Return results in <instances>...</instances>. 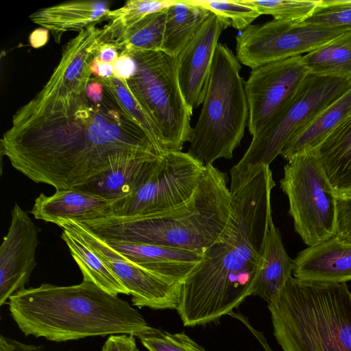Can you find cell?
<instances>
[{"mask_svg":"<svg viewBox=\"0 0 351 351\" xmlns=\"http://www.w3.org/2000/svg\"><path fill=\"white\" fill-rule=\"evenodd\" d=\"M12 167L37 183L73 189L112 166L164 154L106 78L67 90L45 86L14 114L1 139Z\"/></svg>","mask_w":351,"mask_h":351,"instance_id":"1","label":"cell"},{"mask_svg":"<svg viewBox=\"0 0 351 351\" xmlns=\"http://www.w3.org/2000/svg\"><path fill=\"white\" fill-rule=\"evenodd\" d=\"M275 186L271 169L265 167L231 194L224 232L180 285L176 310L184 326L215 322L252 295L273 220L271 195Z\"/></svg>","mask_w":351,"mask_h":351,"instance_id":"2","label":"cell"},{"mask_svg":"<svg viewBox=\"0 0 351 351\" xmlns=\"http://www.w3.org/2000/svg\"><path fill=\"white\" fill-rule=\"evenodd\" d=\"M8 300L10 315L26 336L53 341L120 334L138 337L155 329L127 301L86 280L24 288Z\"/></svg>","mask_w":351,"mask_h":351,"instance_id":"3","label":"cell"},{"mask_svg":"<svg viewBox=\"0 0 351 351\" xmlns=\"http://www.w3.org/2000/svg\"><path fill=\"white\" fill-rule=\"evenodd\" d=\"M231 209L232 195L226 173L208 164L191 197L174 208L147 215L106 216L79 222L105 241L204 252L224 232Z\"/></svg>","mask_w":351,"mask_h":351,"instance_id":"4","label":"cell"},{"mask_svg":"<svg viewBox=\"0 0 351 351\" xmlns=\"http://www.w3.org/2000/svg\"><path fill=\"white\" fill-rule=\"evenodd\" d=\"M268 308L283 351H351V292L346 283L291 277Z\"/></svg>","mask_w":351,"mask_h":351,"instance_id":"5","label":"cell"},{"mask_svg":"<svg viewBox=\"0 0 351 351\" xmlns=\"http://www.w3.org/2000/svg\"><path fill=\"white\" fill-rule=\"evenodd\" d=\"M241 64L225 44L218 43L201 113L187 153L204 164L231 159L244 136L248 119L245 81Z\"/></svg>","mask_w":351,"mask_h":351,"instance_id":"6","label":"cell"},{"mask_svg":"<svg viewBox=\"0 0 351 351\" xmlns=\"http://www.w3.org/2000/svg\"><path fill=\"white\" fill-rule=\"evenodd\" d=\"M122 50L132 58L134 69L121 80L159 132L165 152L181 151L192 136L193 109L180 88L177 58L162 51Z\"/></svg>","mask_w":351,"mask_h":351,"instance_id":"7","label":"cell"},{"mask_svg":"<svg viewBox=\"0 0 351 351\" xmlns=\"http://www.w3.org/2000/svg\"><path fill=\"white\" fill-rule=\"evenodd\" d=\"M350 88L351 79L308 73L286 110L252 136L243 156L230 170V193L269 167L297 133Z\"/></svg>","mask_w":351,"mask_h":351,"instance_id":"8","label":"cell"},{"mask_svg":"<svg viewBox=\"0 0 351 351\" xmlns=\"http://www.w3.org/2000/svg\"><path fill=\"white\" fill-rule=\"evenodd\" d=\"M287 161L280 185L289 199L295 231L307 245L319 244L336 235L337 197L315 150Z\"/></svg>","mask_w":351,"mask_h":351,"instance_id":"9","label":"cell"},{"mask_svg":"<svg viewBox=\"0 0 351 351\" xmlns=\"http://www.w3.org/2000/svg\"><path fill=\"white\" fill-rule=\"evenodd\" d=\"M351 31L273 19L251 24L236 36V56L252 69L302 56Z\"/></svg>","mask_w":351,"mask_h":351,"instance_id":"10","label":"cell"},{"mask_svg":"<svg viewBox=\"0 0 351 351\" xmlns=\"http://www.w3.org/2000/svg\"><path fill=\"white\" fill-rule=\"evenodd\" d=\"M204 167L187 152H165L148 179L133 193L111 203L106 216H142L174 208L193 194Z\"/></svg>","mask_w":351,"mask_h":351,"instance_id":"11","label":"cell"},{"mask_svg":"<svg viewBox=\"0 0 351 351\" xmlns=\"http://www.w3.org/2000/svg\"><path fill=\"white\" fill-rule=\"evenodd\" d=\"M308 73L302 56L252 69L245 90L252 136L286 110Z\"/></svg>","mask_w":351,"mask_h":351,"instance_id":"12","label":"cell"},{"mask_svg":"<svg viewBox=\"0 0 351 351\" xmlns=\"http://www.w3.org/2000/svg\"><path fill=\"white\" fill-rule=\"evenodd\" d=\"M113 271L132 295V304L155 310L176 309L180 285L136 264L111 247L83 223L64 219Z\"/></svg>","mask_w":351,"mask_h":351,"instance_id":"13","label":"cell"},{"mask_svg":"<svg viewBox=\"0 0 351 351\" xmlns=\"http://www.w3.org/2000/svg\"><path fill=\"white\" fill-rule=\"evenodd\" d=\"M38 244L37 226L18 204L11 213V223L0 247V305L24 289L34 269Z\"/></svg>","mask_w":351,"mask_h":351,"instance_id":"14","label":"cell"},{"mask_svg":"<svg viewBox=\"0 0 351 351\" xmlns=\"http://www.w3.org/2000/svg\"><path fill=\"white\" fill-rule=\"evenodd\" d=\"M226 28L223 19L211 13L176 57L180 88L193 109L204 102L218 40Z\"/></svg>","mask_w":351,"mask_h":351,"instance_id":"15","label":"cell"},{"mask_svg":"<svg viewBox=\"0 0 351 351\" xmlns=\"http://www.w3.org/2000/svg\"><path fill=\"white\" fill-rule=\"evenodd\" d=\"M106 242L136 264L180 286L204 257L203 251L119 241Z\"/></svg>","mask_w":351,"mask_h":351,"instance_id":"16","label":"cell"},{"mask_svg":"<svg viewBox=\"0 0 351 351\" xmlns=\"http://www.w3.org/2000/svg\"><path fill=\"white\" fill-rule=\"evenodd\" d=\"M293 261L297 279L332 283L351 280V243L337 236L308 246Z\"/></svg>","mask_w":351,"mask_h":351,"instance_id":"17","label":"cell"},{"mask_svg":"<svg viewBox=\"0 0 351 351\" xmlns=\"http://www.w3.org/2000/svg\"><path fill=\"white\" fill-rule=\"evenodd\" d=\"M101 34L102 28L96 25L78 32L63 47L59 63L44 86L70 90L88 82Z\"/></svg>","mask_w":351,"mask_h":351,"instance_id":"18","label":"cell"},{"mask_svg":"<svg viewBox=\"0 0 351 351\" xmlns=\"http://www.w3.org/2000/svg\"><path fill=\"white\" fill-rule=\"evenodd\" d=\"M162 154H150L119 162L90 182L73 189L111 204L135 192L148 179Z\"/></svg>","mask_w":351,"mask_h":351,"instance_id":"19","label":"cell"},{"mask_svg":"<svg viewBox=\"0 0 351 351\" xmlns=\"http://www.w3.org/2000/svg\"><path fill=\"white\" fill-rule=\"evenodd\" d=\"M108 200L75 189L56 190L47 196L40 193L35 199L31 213L36 219L58 224L64 219L77 221L99 219L106 215Z\"/></svg>","mask_w":351,"mask_h":351,"instance_id":"20","label":"cell"},{"mask_svg":"<svg viewBox=\"0 0 351 351\" xmlns=\"http://www.w3.org/2000/svg\"><path fill=\"white\" fill-rule=\"evenodd\" d=\"M109 2L104 1H73L38 10L30 20L49 31L59 43L64 33L81 31L102 21H107Z\"/></svg>","mask_w":351,"mask_h":351,"instance_id":"21","label":"cell"},{"mask_svg":"<svg viewBox=\"0 0 351 351\" xmlns=\"http://www.w3.org/2000/svg\"><path fill=\"white\" fill-rule=\"evenodd\" d=\"M293 271V261L287 253L280 232L271 220L252 295L261 298L268 304L278 295L292 277Z\"/></svg>","mask_w":351,"mask_h":351,"instance_id":"22","label":"cell"},{"mask_svg":"<svg viewBox=\"0 0 351 351\" xmlns=\"http://www.w3.org/2000/svg\"><path fill=\"white\" fill-rule=\"evenodd\" d=\"M336 197L351 191V117L315 149Z\"/></svg>","mask_w":351,"mask_h":351,"instance_id":"23","label":"cell"},{"mask_svg":"<svg viewBox=\"0 0 351 351\" xmlns=\"http://www.w3.org/2000/svg\"><path fill=\"white\" fill-rule=\"evenodd\" d=\"M351 117V88L320 112L285 145L280 156L289 160L315 150L338 126Z\"/></svg>","mask_w":351,"mask_h":351,"instance_id":"24","label":"cell"},{"mask_svg":"<svg viewBox=\"0 0 351 351\" xmlns=\"http://www.w3.org/2000/svg\"><path fill=\"white\" fill-rule=\"evenodd\" d=\"M58 226L62 229L61 237L80 267L83 274V280L93 282L112 295H130L113 271L96 254L66 220H61Z\"/></svg>","mask_w":351,"mask_h":351,"instance_id":"25","label":"cell"},{"mask_svg":"<svg viewBox=\"0 0 351 351\" xmlns=\"http://www.w3.org/2000/svg\"><path fill=\"white\" fill-rule=\"evenodd\" d=\"M211 13L192 0H176L167 8L162 51L177 57Z\"/></svg>","mask_w":351,"mask_h":351,"instance_id":"26","label":"cell"},{"mask_svg":"<svg viewBox=\"0 0 351 351\" xmlns=\"http://www.w3.org/2000/svg\"><path fill=\"white\" fill-rule=\"evenodd\" d=\"M302 58L310 74L351 79V31Z\"/></svg>","mask_w":351,"mask_h":351,"instance_id":"27","label":"cell"},{"mask_svg":"<svg viewBox=\"0 0 351 351\" xmlns=\"http://www.w3.org/2000/svg\"><path fill=\"white\" fill-rule=\"evenodd\" d=\"M166 15L167 8L146 15L112 44L119 52L124 49L162 51Z\"/></svg>","mask_w":351,"mask_h":351,"instance_id":"28","label":"cell"},{"mask_svg":"<svg viewBox=\"0 0 351 351\" xmlns=\"http://www.w3.org/2000/svg\"><path fill=\"white\" fill-rule=\"evenodd\" d=\"M176 0H129L122 7L110 10L108 23L102 27L101 43H112L146 15L168 8Z\"/></svg>","mask_w":351,"mask_h":351,"instance_id":"29","label":"cell"},{"mask_svg":"<svg viewBox=\"0 0 351 351\" xmlns=\"http://www.w3.org/2000/svg\"><path fill=\"white\" fill-rule=\"evenodd\" d=\"M212 13L219 16L224 21L226 28L232 26L239 32L245 29L258 16L260 12L245 0L213 1L192 0Z\"/></svg>","mask_w":351,"mask_h":351,"instance_id":"30","label":"cell"},{"mask_svg":"<svg viewBox=\"0 0 351 351\" xmlns=\"http://www.w3.org/2000/svg\"><path fill=\"white\" fill-rule=\"evenodd\" d=\"M261 14H270L274 19L302 22L313 12L321 0H245Z\"/></svg>","mask_w":351,"mask_h":351,"instance_id":"31","label":"cell"},{"mask_svg":"<svg viewBox=\"0 0 351 351\" xmlns=\"http://www.w3.org/2000/svg\"><path fill=\"white\" fill-rule=\"evenodd\" d=\"M303 22L351 29V0H321L311 15Z\"/></svg>","mask_w":351,"mask_h":351,"instance_id":"32","label":"cell"},{"mask_svg":"<svg viewBox=\"0 0 351 351\" xmlns=\"http://www.w3.org/2000/svg\"><path fill=\"white\" fill-rule=\"evenodd\" d=\"M138 338L149 351H206L184 332L171 333L155 328Z\"/></svg>","mask_w":351,"mask_h":351,"instance_id":"33","label":"cell"},{"mask_svg":"<svg viewBox=\"0 0 351 351\" xmlns=\"http://www.w3.org/2000/svg\"><path fill=\"white\" fill-rule=\"evenodd\" d=\"M106 79L124 107L154 138L161 151L165 153L159 132L144 111L143 108L128 89L125 82L122 80L114 76Z\"/></svg>","mask_w":351,"mask_h":351,"instance_id":"34","label":"cell"},{"mask_svg":"<svg viewBox=\"0 0 351 351\" xmlns=\"http://www.w3.org/2000/svg\"><path fill=\"white\" fill-rule=\"evenodd\" d=\"M337 204V223L335 236L351 243V197H338Z\"/></svg>","mask_w":351,"mask_h":351,"instance_id":"35","label":"cell"},{"mask_svg":"<svg viewBox=\"0 0 351 351\" xmlns=\"http://www.w3.org/2000/svg\"><path fill=\"white\" fill-rule=\"evenodd\" d=\"M101 351H138L135 336L128 334L110 335Z\"/></svg>","mask_w":351,"mask_h":351,"instance_id":"36","label":"cell"},{"mask_svg":"<svg viewBox=\"0 0 351 351\" xmlns=\"http://www.w3.org/2000/svg\"><path fill=\"white\" fill-rule=\"evenodd\" d=\"M119 55V50L112 43H101L95 50V60L104 63L113 64Z\"/></svg>","mask_w":351,"mask_h":351,"instance_id":"37","label":"cell"},{"mask_svg":"<svg viewBox=\"0 0 351 351\" xmlns=\"http://www.w3.org/2000/svg\"><path fill=\"white\" fill-rule=\"evenodd\" d=\"M229 315L234 317L237 318V319L240 320L252 332V334L255 337V338L257 339L258 343L261 344V346L263 347L265 351H274L268 343L266 338L263 335L262 332H260L255 329L250 323L248 319L243 315L241 313H236L234 312H232L229 314Z\"/></svg>","mask_w":351,"mask_h":351,"instance_id":"38","label":"cell"},{"mask_svg":"<svg viewBox=\"0 0 351 351\" xmlns=\"http://www.w3.org/2000/svg\"><path fill=\"white\" fill-rule=\"evenodd\" d=\"M91 69L94 77L110 78L113 75V64L104 63L94 60Z\"/></svg>","mask_w":351,"mask_h":351,"instance_id":"39","label":"cell"},{"mask_svg":"<svg viewBox=\"0 0 351 351\" xmlns=\"http://www.w3.org/2000/svg\"><path fill=\"white\" fill-rule=\"evenodd\" d=\"M47 29H36L30 35V43L34 47H40L47 42L48 38Z\"/></svg>","mask_w":351,"mask_h":351,"instance_id":"40","label":"cell"},{"mask_svg":"<svg viewBox=\"0 0 351 351\" xmlns=\"http://www.w3.org/2000/svg\"><path fill=\"white\" fill-rule=\"evenodd\" d=\"M9 340L12 345L11 351H44L43 346H36L32 345H26L12 339Z\"/></svg>","mask_w":351,"mask_h":351,"instance_id":"41","label":"cell"},{"mask_svg":"<svg viewBox=\"0 0 351 351\" xmlns=\"http://www.w3.org/2000/svg\"><path fill=\"white\" fill-rule=\"evenodd\" d=\"M12 345L10 340L3 335L0 336V351H11Z\"/></svg>","mask_w":351,"mask_h":351,"instance_id":"42","label":"cell"},{"mask_svg":"<svg viewBox=\"0 0 351 351\" xmlns=\"http://www.w3.org/2000/svg\"><path fill=\"white\" fill-rule=\"evenodd\" d=\"M339 197H351V191L340 195Z\"/></svg>","mask_w":351,"mask_h":351,"instance_id":"43","label":"cell"}]
</instances>
